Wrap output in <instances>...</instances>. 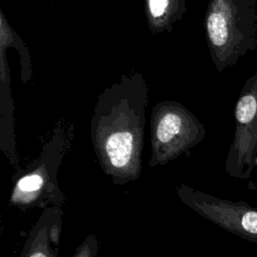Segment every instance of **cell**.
<instances>
[{"instance_id": "obj_8", "label": "cell", "mask_w": 257, "mask_h": 257, "mask_svg": "<svg viewBox=\"0 0 257 257\" xmlns=\"http://www.w3.org/2000/svg\"><path fill=\"white\" fill-rule=\"evenodd\" d=\"M146 18L150 31L171 32L187 11L186 0H145Z\"/></svg>"}, {"instance_id": "obj_11", "label": "cell", "mask_w": 257, "mask_h": 257, "mask_svg": "<svg viewBox=\"0 0 257 257\" xmlns=\"http://www.w3.org/2000/svg\"><path fill=\"white\" fill-rule=\"evenodd\" d=\"M98 249L97 237L91 233L84 238L71 257H97Z\"/></svg>"}, {"instance_id": "obj_9", "label": "cell", "mask_w": 257, "mask_h": 257, "mask_svg": "<svg viewBox=\"0 0 257 257\" xmlns=\"http://www.w3.org/2000/svg\"><path fill=\"white\" fill-rule=\"evenodd\" d=\"M0 44L5 45L7 48L13 47L18 51L20 79L23 84H26L33 75L30 54L24 41L12 29L2 10H0Z\"/></svg>"}, {"instance_id": "obj_2", "label": "cell", "mask_w": 257, "mask_h": 257, "mask_svg": "<svg viewBox=\"0 0 257 257\" xmlns=\"http://www.w3.org/2000/svg\"><path fill=\"white\" fill-rule=\"evenodd\" d=\"M74 124L59 119L43 145L39 157L15 175L10 194V205L21 210L61 206L66 198L57 181L58 168L70 150Z\"/></svg>"}, {"instance_id": "obj_7", "label": "cell", "mask_w": 257, "mask_h": 257, "mask_svg": "<svg viewBox=\"0 0 257 257\" xmlns=\"http://www.w3.org/2000/svg\"><path fill=\"white\" fill-rule=\"evenodd\" d=\"M7 47L0 44V147L13 162L16 158L14 131V103L11 96V75Z\"/></svg>"}, {"instance_id": "obj_1", "label": "cell", "mask_w": 257, "mask_h": 257, "mask_svg": "<svg viewBox=\"0 0 257 257\" xmlns=\"http://www.w3.org/2000/svg\"><path fill=\"white\" fill-rule=\"evenodd\" d=\"M149 87L140 72L122 74L98 95L90 119L91 144L113 185L139 179Z\"/></svg>"}, {"instance_id": "obj_6", "label": "cell", "mask_w": 257, "mask_h": 257, "mask_svg": "<svg viewBox=\"0 0 257 257\" xmlns=\"http://www.w3.org/2000/svg\"><path fill=\"white\" fill-rule=\"evenodd\" d=\"M61 206H50L29 231L20 257H57L62 229Z\"/></svg>"}, {"instance_id": "obj_5", "label": "cell", "mask_w": 257, "mask_h": 257, "mask_svg": "<svg viewBox=\"0 0 257 257\" xmlns=\"http://www.w3.org/2000/svg\"><path fill=\"white\" fill-rule=\"evenodd\" d=\"M176 192L183 204L203 218L244 240L257 243V208L245 201H231L180 184Z\"/></svg>"}, {"instance_id": "obj_10", "label": "cell", "mask_w": 257, "mask_h": 257, "mask_svg": "<svg viewBox=\"0 0 257 257\" xmlns=\"http://www.w3.org/2000/svg\"><path fill=\"white\" fill-rule=\"evenodd\" d=\"M257 114V97L252 93H243L235 108V117L239 125L249 124Z\"/></svg>"}, {"instance_id": "obj_3", "label": "cell", "mask_w": 257, "mask_h": 257, "mask_svg": "<svg viewBox=\"0 0 257 257\" xmlns=\"http://www.w3.org/2000/svg\"><path fill=\"white\" fill-rule=\"evenodd\" d=\"M211 58L218 71L233 65L254 36L249 0H210L204 18Z\"/></svg>"}, {"instance_id": "obj_4", "label": "cell", "mask_w": 257, "mask_h": 257, "mask_svg": "<svg viewBox=\"0 0 257 257\" xmlns=\"http://www.w3.org/2000/svg\"><path fill=\"white\" fill-rule=\"evenodd\" d=\"M151 158L149 167L164 166L187 153L206 135L202 122L182 103L158 102L151 114Z\"/></svg>"}]
</instances>
